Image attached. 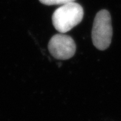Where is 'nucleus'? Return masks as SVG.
Returning <instances> with one entry per match:
<instances>
[{
	"label": "nucleus",
	"mask_w": 121,
	"mask_h": 121,
	"mask_svg": "<svg viewBox=\"0 0 121 121\" xmlns=\"http://www.w3.org/2000/svg\"><path fill=\"white\" fill-rule=\"evenodd\" d=\"M83 14V8L74 1L63 4L53 13V26L58 32L65 34L81 22Z\"/></svg>",
	"instance_id": "f257e3e1"
},
{
	"label": "nucleus",
	"mask_w": 121,
	"mask_h": 121,
	"mask_svg": "<svg viewBox=\"0 0 121 121\" xmlns=\"http://www.w3.org/2000/svg\"><path fill=\"white\" fill-rule=\"evenodd\" d=\"M112 37L111 15L107 10L103 9L96 14L93 25L91 38L97 49L103 51L109 48Z\"/></svg>",
	"instance_id": "f03ea898"
},
{
	"label": "nucleus",
	"mask_w": 121,
	"mask_h": 121,
	"mask_svg": "<svg viewBox=\"0 0 121 121\" xmlns=\"http://www.w3.org/2000/svg\"><path fill=\"white\" fill-rule=\"evenodd\" d=\"M48 49L54 58L67 60L75 54L76 45L72 37L60 33L54 35L50 39Z\"/></svg>",
	"instance_id": "7ed1b4c3"
},
{
	"label": "nucleus",
	"mask_w": 121,
	"mask_h": 121,
	"mask_svg": "<svg viewBox=\"0 0 121 121\" xmlns=\"http://www.w3.org/2000/svg\"><path fill=\"white\" fill-rule=\"evenodd\" d=\"M39 1L43 4L51 6V5H63L70 2H73L75 0H39Z\"/></svg>",
	"instance_id": "20e7f679"
}]
</instances>
